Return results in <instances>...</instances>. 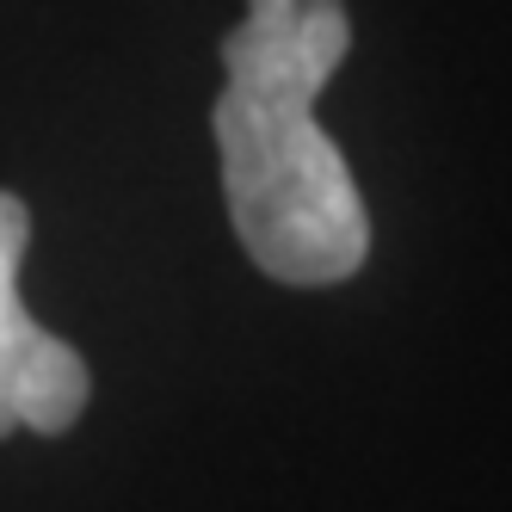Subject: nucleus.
<instances>
[{"instance_id": "f257e3e1", "label": "nucleus", "mask_w": 512, "mask_h": 512, "mask_svg": "<svg viewBox=\"0 0 512 512\" xmlns=\"http://www.w3.org/2000/svg\"><path fill=\"white\" fill-rule=\"evenodd\" d=\"M346 50V0H247V19L223 38L210 130L229 223L253 266L297 290L346 284L371 253L358 179L315 124V99Z\"/></svg>"}, {"instance_id": "f03ea898", "label": "nucleus", "mask_w": 512, "mask_h": 512, "mask_svg": "<svg viewBox=\"0 0 512 512\" xmlns=\"http://www.w3.org/2000/svg\"><path fill=\"white\" fill-rule=\"evenodd\" d=\"M25 241H31L25 198L0 192V438H13V432L56 438L81 420L93 377H87V358L75 346L44 334L25 315V297H19Z\"/></svg>"}]
</instances>
